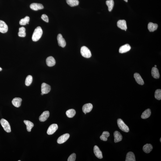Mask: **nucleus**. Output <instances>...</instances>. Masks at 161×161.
<instances>
[{
  "mask_svg": "<svg viewBox=\"0 0 161 161\" xmlns=\"http://www.w3.org/2000/svg\"><path fill=\"white\" fill-rule=\"evenodd\" d=\"M43 34V30L41 27L39 26L34 30L32 36V40L34 42H36L39 40Z\"/></svg>",
  "mask_w": 161,
  "mask_h": 161,
  "instance_id": "nucleus-1",
  "label": "nucleus"
},
{
  "mask_svg": "<svg viewBox=\"0 0 161 161\" xmlns=\"http://www.w3.org/2000/svg\"><path fill=\"white\" fill-rule=\"evenodd\" d=\"M117 123L119 128L123 131L126 133L129 132L130 130L128 127L121 119H118L117 120Z\"/></svg>",
  "mask_w": 161,
  "mask_h": 161,
  "instance_id": "nucleus-2",
  "label": "nucleus"
},
{
  "mask_svg": "<svg viewBox=\"0 0 161 161\" xmlns=\"http://www.w3.org/2000/svg\"><path fill=\"white\" fill-rule=\"evenodd\" d=\"M80 53L82 56L87 58H90L92 56L90 50L85 46H83L81 47Z\"/></svg>",
  "mask_w": 161,
  "mask_h": 161,
  "instance_id": "nucleus-3",
  "label": "nucleus"
},
{
  "mask_svg": "<svg viewBox=\"0 0 161 161\" xmlns=\"http://www.w3.org/2000/svg\"><path fill=\"white\" fill-rule=\"evenodd\" d=\"M0 123L4 130L8 133H10L11 131V128L9 124L6 119L2 118L1 120Z\"/></svg>",
  "mask_w": 161,
  "mask_h": 161,
  "instance_id": "nucleus-4",
  "label": "nucleus"
},
{
  "mask_svg": "<svg viewBox=\"0 0 161 161\" xmlns=\"http://www.w3.org/2000/svg\"><path fill=\"white\" fill-rule=\"evenodd\" d=\"M58 129V125L56 124H53L50 125L47 130V133L48 135L54 134Z\"/></svg>",
  "mask_w": 161,
  "mask_h": 161,
  "instance_id": "nucleus-5",
  "label": "nucleus"
},
{
  "mask_svg": "<svg viewBox=\"0 0 161 161\" xmlns=\"http://www.w3.org/2000/svg\"><path fill=\"white\" fill-rule=\"evenodd\" d=\"M51 90V87L48 84L43 83L41 85V92L44 94L48 93Z\"/></svg>",
  "mask_w": 161,
  "mask_h": 161,
  "instance_id": "nucleus-6",
  "label": "nucleus"
},
{
  "mask_svg": "<svg viewBox=\"0 0 161 161\" xmlns=\"http://www.w3.org/2000/svg\"><path fill=\"white\" fill-rule=\"evenodd\" d=\"M70 137V134L68 133L63 134L58 138L57 141L58 143L62 144L68 140Z\"/></svg>",
  "mask_w": 161,
  "mask_h": 161,
  "instance_id": "nucleus-7",
  "label": "nucleus"
},
{
  "mask_svg": "<svg viewBox=\"0 0 161 161\" xmlns=\"http://www.w3.org/2000/svg\"><path fill=\"white\" fill-rule=\"evenodd\" d=\"M57 39L58 45L60 46L64 47L66 45V42L65 39L63 37L61 34H59L58 35Z\"/></svg>",
  "mask_w": 161,
  "mask_h": 161,
  "instance_id": "nucleus-8",
  "label": "nucleus"
},
{
  "mask_svg": "<svg viewBox=\"0 0 161 161\" xmlns=\"http://www.w3.org/2000/svg\"><path fill=\"white\" fill-rule=\"evenodd\" d=\"M118 27L123 30H125V31L127 29V25L126 21L125 20H119L117 23Z\"/></svg>",
  "mask_w": 161,
  "mask_h": 161,
  "instance_id": "nucleus-9",
  "label": "nucleus"
},
{
  "mask_svg": "<svg viewBox=\"0 0 161 161\" xmlns=\"http://www.w3.org/2000/svg\"><path fill=\"white\" fill-rule=\"evenodd\" d=\"M8 28L6 23L3 21L0 20V32L5 33L8 31Z\"/></svg>",
  "mask_w": 161,
  "mask_h": 161,
  "instance_id": "nucleus-10",
  "label": "nucleus"
},
{
  "mask_svg": "<svg viewBox=\"0 0 161 161\" xmlns=\"http://www.w3.org/2000/svg\"><path fill=\"white\" fill-rule=\"evenodd\" d=\"M93 151L95 155L97 158L100 159L103 158L102 152L100 150L98 146H95L94 147Z\"/></svg>",
  "mask_w": 161,
  "mask_h": 161,
  "instance_id": "nucleus-11",
  "label": "nucleus"
},
{
  "mask_svg": "<svg viewBox=\"0 0 161 161\" xmlns=\"http://www.w3.org/2000/svg\"><path fill=\"white\" fill-rule=\"evenodd\" d=\"M50 113L48 111L44 112L39 117V120L41 122H44L49 117Z\"/></svg>",
  "mask_w": 161,
  "mask_h": 161,
  "instance_id": "nucleus-12",
  "label": "nucleus"
},
{
  "mask_svg": "<svg viewBox=\"0 0 161 161\" xmlns=\"http://www.w3.org/2000/svg\"><path fill=\"white\" fill-rule=\"evenodd\" d=\"M93 106L91 104L88 103L85 104L83 106L82 110L84 113H89L92 110Z\"/></svg>",
  "mask_w": 161,
  "mask_h": 161,
  "instance_id": "nucleus-13",
  "label": "nucleus"
},
{
  "mask_svg": "<svg viewBox=\"0 0 161 161\" xmlns=\"http://www.w3.org/2000/svg\"><path fill=\"white\" fill-rule=\"evenodd\" d=\"M46 63L49 67H52L56 64V61L54 58L52 56L47 57L46 60Z\"/></svg>",
  "mask_w": 161,
  "mask_h": 161,
  "instance_id": "nucleus-14",
  "label": "nucleus"
},
{
  "mask_svg": "<svg viewBox=\"0 0 161 161\" xmlns=\"http://www.w3.org/2000/svg\"><path fill=\"white\" fill-rule=\"evenodd\" d=\"M31 9L34 10H38L43 9L44 6L43 5L40 3H33L30 6Z\"/></svg>",
  "mask_w": 161,
  "mask_h": 161,
  "instance_id": "nucleus-15",
  "label": "nucleus"
},
{
  "mask_svg": "<svg viewBox=\"0 0 161 161\" xmlns=\"http://www.w3.org/2000/svg\"><path fill=\"white\" fill-rule=\"evenodd\" d=\"M22 100L20 98H15L13 99L12 103L14 106L17 107H19L21 106Z\"/></svg>",
  "mask_w": 161,
  "mask_h": 161,
  "instance_id": "nucleus-16",
  "label": "nucleus"
},
{
  "mask_svg": "<svg viewBox=\"0 0 161 161\" xmlns=\"http://www.w3.org/2000/svg\"><path fill=\"white\" fill-rule=\"evenodd\" d=\"M131 49V47L130 45L126 44L120 47L119 49V52L121 54L127 52L129 51Z\"/></svg>",
  "mask_w": 161,
  "mask_h": 161,
  "instance_id": "nucleus-17",
  "label": "nucleus"
},
{
  "mask_svg": "<svg viewBox=\"0 0 161 161\" xmlns=\"http://www.w3.org/2000/svg\"><path fill=\"white\" fill-rule=\"evenodd\" d=\"M114 142L117 143L120 142L122 139V136L119 132L116 131L114 133Z\"/></svg>",
  "mask_w": 161,
  "mask_h": 161,
  "instance_id": "nucleus-18",
  "label": "nucleus"
},
{
  "mask_svg": "<svg viewBox=\"0 0 161 161\" xmlns=\"http://www.w3.org/2000/svg\"><path fill=\"white\" fill-rule=\"evenodd\" d=\"M134 77L136 81L138 84L141 85H143L144 84V82L139 73H135L134 74Z\"/></svg>",
  "mask_w": 161,
  "mask_h": 161,
  "instance_id": "nucleus-19",
  "label": "nucleus"
},
{
  "mask_svg": "<svg viewBox=\"0 0 161 161\" xmlns=\"http://www.w3.org/2000/svg\"><path fill=\"white\" fill-rule=\"evenodd\" d=\"M151 73L152 76L154 78L158 79L160 77L159 71L156 67H153L152 69Z\"/></svg>",
  "mask_w": 161,
  "mask_h": 161,
  "instance_id": "nucleus-20",
  "label": "nucleus"
},
{
  "mask_svg": "<svg viewBox=\"0 0 161 161\" xmlns=\"http://www.w3.org/2000/svg\"><path fill=\"white\" fill-rule=\"evenodd\" d=\"M126 161H135V155L132 152H129L126 155Z\"/></svg>",
  "mask_w": 161,
  "mask_h": 161,
  "instance_id": "nucleus-21",
  "label": "nucleus"
},
{
  "mask_svg": "<svg viewBox=\"0 0 161 161\" xmlns=\"http://www.w3.org/2000/svg\"><path fill=\"white\" fill-rule=\"evenodd\" d=\"M153 149V146L150 144H146L143 146V151L146 153H149L151 152Z\"/></svg>",
  "mask_w": 161,
  "mask_h": 161,
  "instance_id": "nucleus-22",
  "label": "nucleus"
},
{
  "mask_svg": "<svg viewBox=\"0 0 161 161\" xmlns=\"http://www.w3.org/2000/svg\"><path fill=\"white\" fill-rule=\"evenodd\" d=\"M158 26V25L156 24H154L152 22H150L148 25V28L149 31L153 32L157 29Z\"/></svg>",
  "mask_w": 161,
  "mask_h": 161,
  "instance_id": "nucleus-23",
  "label": "nucleus"
},
{
  "mask_svg": "<svg viewBox=\"0 0 161 161\" xmlns=\"http://www.w3.org/2000/svg\"><path fill=\"white\" fill-rule=\"evenodd\" d=\"M151 115V110L150 109H148L142 113L141 118L143 119H145L149 118Z\"/></svg>",
  "mask_w": 161,
  "mask_h": 161,
  "instance_id": "nucleus-24",
  "label": "nucleus"
},
{
  "mask_svg": "<svg viewBox=\"0 0 161 161\" xmlns=\"http://www.w3.org/2000/svg\"><path fill=\"white\" fill-rule=\"evenodd\" d=\"M24 123L26 125L27 130L28 132L31 131L32 129L34 127V124L32 122L28 120H24Z\"/></svg>",
  "mask_w": 161,
  "mask_h": 161,
  "instance_id": "nucleus-25",
  "label": "nucleus"
},
{
  "mask_svg": "<svg viewBox=\"0 0 161 161\" xmlns=\"http://www.w3.org/2000/svg\"><path fill=\"white\" fill-rule=\"evenodd\" d=\"M76 114V112L74 109H69L66 112V115L69 118H72Z\"/></svg>",
  "mask_w": 161,
  "mask_h": 161,
  "instance_id": "nucleus-26",
  "label": "nucleus"
},
{
  "mask_svg": "<svg viewBox=\"0 0 161 161\" xmlns=\"http://www.w3.org/2000/svg\"><path fill=\"white\" fill-rule=\"evenodd\" d=\"M66 2L67 4L71 7L77 6L79 3L78 0H66Z\"/></svg>",
  "mask_w": 161,
  "mask_h": 161,
  "instance_id": "nucleus-27",
  "label": "nucleus"
},
{
  "mask_svg": "<svg viewBox=\"0 0 161 161\" xmlns=\"http://www.w3.org/2000/svg\"><path fill=\"white\" fill-rule=\"evenodd\" d=\"M109 135L110 134L109 132L104 131L103 132L102 135L100 137V139L104 141H106L107 140V138Z\"/></svg>",
  "mask_w": 161,
  "mask_h": 161,
  "instance_id": "nucleus-28",
  "label": "nucleus"
},
{
  "mask_svg": "<svg viewBox=\"0 0 161 161\" xmlns=\"http://www.w3.org/2000/svg\"><path fill=\"white\" fill-rule=\"evenodd\" d=\"M106 4L108 8L109 11H111L114 6V2L113 0H107L106 1Z\"/></svg>",
  "mask_w": 161,
  "mask_h": 161,
  "instance_id": "nucleus-29",
  "label": "nucleus"
},
{
  "mask_svg": "<svg viewBox=\"0 0 161 161\" xmlns=\"http://www.w3.org/2000/svg\"><path fill=\"white\" fill-rule=\"evenodd\" d=\"M29 21V17L27 16L23 19L20 20L19 21V24L22 26H25L27 24H28Z\"/></svg>",
  "mask_w": 161,
  "mask_h": 161,
  "instance_id": "nucleus-30",
  "label": "nucleus"
},
{
  "mask_svg": "<svg viewBox=\"0 0 161 161\" xmlns=\"http://www.w3.org/2000/svg\"><path fill=\"white\" fill-rule=\"evenodd\" d=\"M18 36L20 37H25L26 36V29L24 27H20L18 33Z\"/></svg>",
  "mask_w": 161,
  "mask_h": 161,
  "instance_id": "nucleus-31",
  "label": "nucleus"
},
{
  "mask_svg": "<svg viewBox=\"0 0 161 161\" xmlns=\"http://www.w3.org/2000/svg\"><path fill=\"white\" fill-rule=\"evenodd\" d=\"M33 81V77L31 75H28L26 77L25 84L26 86H30L31 84Z\"/></svg>",
  "mask_w": 161,
  "mask_h": 161,
  "instance_id": "nucleus-32",
  "label": "nucleus"
},
{
  "mask_svg": "<svg viewBox=\"0 0 161 161\" xmlns=\"http://www.w3.org/2000/svg\"><path fill=\"white\" fill-rule=\"evenodd\" d=\"M155 97L157 99L161 100V90L160 89H158L155 92Z\"/></svg>",
  "mask_w": 161,
  "mask_h": 161,
  "instance_id": "nucleus-33",
  "label": "nucleus"
},
{
  "mask_svg": "<svg viewBox=\"0 0 161 161\" xmlns=\"http://www.w3.org/2000/svg\"><path fill=\"white\" fill-rule=\"evenodd\" d=\"M76 159V154L73 153L69 157L68 159V161H75Z\"/></svg>",
  "mask_w": 161,
  "mask_h": 161,
  "instance_id": "nucleus-34",
  "label": "nucleus"
},
{
  "mask_svg": "<svg viewBox=\"0 0 161 161\" xmlns=\"http://www.w3.org/2000/svg\"><path fill=\"white\" fill-rule=\"evenodd\" d=\"M41 18L43 21H45L47 22H49V19L47 15L45 14H43L41 16Z\"/></svg>",
  "mask_w": 161,
  "mask_h": 161,
  "instance_id": "nucleus-35",
  "label": "nucleus"
},
{
  "mask_svg": "<svg viewBox=\"0 0 161 161\" xmlns=\"http://www.w3.org/2000/svg\"><path fill=\"white\" fill-rule=\"evenodd\" d=\"M2 68H0V71H2Z\"/></svg>",
  "mask_w": 161,
  "mask_h": 161,
  "instance_id": "nucleus-36",
  "label": "nucleus"
},
{
  "mask_svg": "<svg viewBox=\"0 0 161 161\" xmlns=\"http://www.w3.org/2000/svg\"><path fill=\"white\" fill-rule=\"evenodd\" d=\"M125 0V2H128V0Z\"/></svg>",
  "mask_w": 161,
  "mask_h": 161,
  "instance_id": "nucleus-37",
  "label": "nucleus"
},
{
  "mask_svg": "<svg viewBox=\"0 0 161 161\" xmlns=\"http://www.w3.org/2000/svg\"><path fill=\"white\" fill-rule=\"evenodd\" d=\"M41 94L42 95H44L43 94V93H41Z\"/></svg>",
  "mask_w": 161,
  "mask_h": 161,
  "instance_id": "nucleus-38",
  "label": "nucleus"
},
{
  "mask_svg": "<svg viewBox=\"0 0 161 161\" xmlns=\"http://www.w3.org/2000/svg\"><path fill=\"white\" fill-rule=\"evenodd\" d=\"M160 142H161V138H160Z\"/></svg>",
  "mask_w": 161,
  "mask_h": 161,
  "instance_id": "nucleus-39",
  "label": "nucleus"
},
{
  "mask_svg": "<svg viewBox=\"0 0 161 161\" xmlns=\"http://www.w3.org/2000/svg\"><path fill=\"white\" fill-rule=\"evenodd\" d=\"M155 67H157L156 65H155Z\"/></svg>",
  "mask_w": 161,
  "mask_h": 161,
  "instance_id": "nucleus-40",
  "label": "nucleus"
},
{
  "mask_svg": "<svg viewBox=\"0 0 161 161\" xmlns=\"http://www.w3.org/2000/svg\"><path fill=\"white\" fill-rule=\"evenodd\" d=\"M21 161L20 160H19V161Z\"/></svg>",
  "mask_w": 161,
  "mask_h": 161,
  "instance_id": "nucleus-41",
  "label": "nucleus"
}]
</instances>
